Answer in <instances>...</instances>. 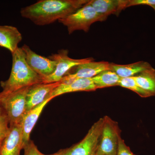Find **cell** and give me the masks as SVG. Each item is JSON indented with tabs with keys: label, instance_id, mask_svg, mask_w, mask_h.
Wrapping results in <instances>:
<instances>
[{
	"label": "cell",
	"instance_id": "9",
	"mask_svg": "<svg viewBox=\"0 0 155 155\" xmlns=\"http://www.w3.org/2000/svg\"><path fill=\"white\" fill-rule=\"evenodd\" d=\"M25 61L29 67L42 78L51 75L55 70L57 62L38 54L27 45L22 47Z\"/></svg>",
	"mask_w": 155,
	"mask_h": 155
},
{
	"label": "cell",
	"instance_id": "7",
	"mask_svg": "<svg viewBox=\"0 0 155 155\" xmlns=\"http://www.w3.org/2000/svg\"><path fill=\"white\" fill-rule=\"evenodd\" d=\"M68 54V50L62 49L58 51L57 54H53L48 57L51 60L57 62V66L55 70L52 74L43 78V83L60 82L73 67L94 60L92 58L82 59H72L69 57Z\"/></svg>",
	"mask_w": 155,
	"mask_h": 155
},
{
	"label": "cell",
	"instance_id": "8",
	"mask_svg": "<svg viewBox=\"0 0 155 155\" xmlns=\"http://www.w3.org/2000/svg\"><path fill=\"white\" fill-rule=\"evenodd\" d=\"M110 63L106 61H90L72 68L61 80L67 83L79 78H92L100 72L110 69Z\"/></svg>",
	"mask_w": 155,
	"mask_h": 155
},
{
	"label": "cell",
	"instance_id": "20",
	"mask_svg": "<svg viewBox=\"0 0 155 155\" xmlns=\"http://www.w3.org/2000/svg\"><path fill=\"white\" fill-rule=\"evenodd\" d=\"M9 126L8 115L0 103V147L8 131Z\"/></svg>",
	"mask_w": 155,
	"mask_h": 155
},
{
	"label": "cell",
	"instance_id": "22",
	"mask_svg": "<svg viewBox=\"0 0 155 155\" xmlns=\"http://www.w3.org/2000/svg\"><path fill=\"white\" fill-rule=\"evenodd\" d=\"M116 155H135L130 150V148L125 144V141L119 137Z\"/></svg>",
	"mask_w": 155,
	"mask_h": 155
},
{
	"label": "cell",
	"instance_id": "19",
	"mask_svg": "<svg viewBox=\"0 0 155 155\" xmlns=\"http://www.w3.org/2000/svg\"><path fill=\"white\" fill-rule=\"evenodd\" d=\"M119 86L130 89L142 97H150L145 91L138 86L133 77L121 78L119 81Z\"/></svg>",
	"mask_w": 155,
	"mask_h": 155
},
{
	"label": "cell",
	"instance_id": "11",
	"mask_svg": "<svg viewBox=\"0 0 155 155\" xmlns=\"http://www.w3.org/2000/svg\"><path fill=\"white\" fill-rule=\"evenodd\" d=\"M61 81L51 83H38L29 87L26 96V112L49 99L51 93Z\"/></svg>",
	"mask_w": 155,
	"mask_h": 155
},
{
	"label": "cell",
	"instance_id": "6",
	"mask_svg": "<svg viewBox=\"0 0 155 155\" xmlns=\"http://www.w3.org/2000/svg\"><path fill=\"white\" fill-rule=\"evenodd\" d=\"M104 124L95 155H116L121 130L118 122L108 116L104 117Z\"/></svg>",
	"mask_w": 155,
	"mask_h": 155
},
{
	"label": "cell",
	"instance_id": "10",
	"mask_svg": "<svg viewBox=\"0 0 155 155\" xmlns=\"http://www.w3.org/2000/svg\"><path fill=\"white\" fill-rule=\"evenodd\" d=\"M22 149V123L10 125L8 131L0 147V155H20Z\"/></svg>",
	"mask_w": 155,
	"mask_h": 155
},
{
	"label": "cell",
	"instance_id": "2",
	"mask_svg": "<svg viewBox=\"0 0 155 155\" xmlns=\"http://www.w3.org/2000/svg\"><path fill=\"white\" fill-rule=\"evenodd\" d=\"M12 54V67L8 80L1 82L4 95L16 91L23 87L43 82V78L29 67L25 61V53L22 48H19Z\"/></svg>",
	"mask_w": 155,
	"mask_h": 155
},
{
	"label": "cell",
	"instance_id": "14",
	"mask_svg": "<svg viewBox=\"0 0 155 155\" xmlns=\"http://www.w3.org/2000/svg\"><path fill=\"white\" fill-rule=\"evenodd\" d=\"M52 100L49 98L41 104L26 112L22 119V126L23 131V148L30 140V134L44 108Z\"/></svg>",
	"mask_w": 155,
	"mask_h": 155
},
{
	"label": "cell",
	"instance_id": "15",
	"mask_svg": "<svg viewBox=\"0 0 155 155\" xmlns=\"http://www.w3.org/2000/svg\"><path fill=\"white\" fill-rule=\"evenodd\" d=\"M22 40V35L16 27L0 25V47L5 48L13 54Z\"/></svg>",
	"mask_w": 155,
	"mask_h": 155
},
{
	"label": "cell",
	"instance_id": "1",
	"mask_svg": "<svg viewBox=\"0 0 155 155\" xmlns=\"http://www.w3.org/2000/svg\"><path fill=\"white\" fill-rule=\"evenodd\" d=\"M89 2V0H41L22 8L20 14L35 25L42 26L67 17Z\"/></svg>",
	"mask_w": 155,
	"mask_h": 155
},
{
	"label": "cell",
	"instance_id": "13",
	"mask_svg": "<svg viewBox=\"0 0 155 155\" xmlns=\"http://www.w3.org/2000/svg\"><path fill=\"white\" fill-rule=\"evenodd\" d=\"M97 89L92 78H79L67 83L61 82L51 93L49 98L53 99L58 96L69 93L94 91Z\"/></svg>",
	"mask_w": 155,
	"mask_h": 155
},
{
	"label": "cell",
	"instance_id": "18",
	"mask_svg": "<svg viewBox=\"0 0 155 155\" xmlns=\"http://www.w3.org/2000/svg\"><path fill=\"white\" fill-rule=\"evenodd\" d=\"M121 78L110 69L104 70L92 78L97 89L119 86Z\"/></svg>",
	"mask_w": 155,
	"mask_h": 155
},
{
	"label": "cell",
	"instance_id": "21",
	"mask_svg": "<svg viewBox=\"0 0 155 155\" xmlns=\"http://www.w3.org/2000/svg\"><path fill=\"white\" fill-rule=\"evenodd\" d=\"M23 149L24 150V155H48L41 152L33 141L31 139L24 146Z\"/></svg>",
	"mask_w": 155,
	"mask_h": 155
},
{
	"label": "cell",
	"instance_id": "23",
	"mask_svg": "<svg viewBox=\"0 0 155 155\" xmlns=\"http://www.w3.org/2000/svg\"><path fill=\"white\" fill-rule=\"evenodd\" d=\"M137 5L155 6V0H127L126 8Z\"/></svg>",
	"mask_w": 155,
	"mask_h": 155
},
{
	"label": "cell",
	"instance_id": "5",
	"mask_svg": "<svg viewBox=\"0 0 155 155\" xmlns=\"http://www.w3.org/2000/svg\"><path fill=\"white\" fill-rule=\"evenodd\" d=\"M89 2L73 14L58 20L67 27L69 34L77 30L87 32L92 24L101 21L98 14Z\"/></svg>",
	"mask_w": 155,
	"mask_h": 155
},
{
	"label": "cell",
	"instance_id": "4",
	"mask_svg": "<svg viewBox=\"0 0 155 155\" xmlns=\"http://www.w3.org/2000/svg\"><path fill=\"white\" fill-rule=\"evenodd\" d=\"M30 87L0 94V103L8 115L9 125L22 122L26 113V96Z\"/></svg>",
	"mask_w": 155,
	"mask_h": 155
},
{
	"label": "cell",
	"instance_id": "24",
	"mask_svg": "<svg viewBox=\"0 0 155 155\" xmlns=\"http://www.w3.org/2000/svg\"><path fill=\"white\" fill-rule=\"evenodd\" d=\"M152 8H153L154 9V10L155 11V6H153V7H152Z\"/></svg>",
	"mask_w": 155,
	"mask_h": 155
},
{
	"label": "cell",
	"instance_id": "3",
	"mask_svg": "<svg viewBox=\"0 0 155 155\" xmlns=\"http://www.w3.org/2000/svg\"><path fill=\"white\" fill-rule=\"evenodd\" d=\"M104 122L103 117L95 122L84 138L76 144L48 155H95Z\"/></svg>",
	"mask_w": 155,
	"mask_h": 155
},
{
	"label": "cell",
	"instance_id": "16",
	"mask_svg": "<svg viewBox=\"0 0 155 155\" xmlns=\"http://www.w3.org/2000/svg\"><path fill=\"white\" fill-rule=\"evenodd\" d=\"M152 67L144 61H139L127 65H119L110 63V70L114 71L121 78L133 77L144 70Z\"/></svg>",
	"mask_w": 155,
	"mask_h": 155
},
{
	"label": "cell",
	"instance_id": "12",
	"mask_svg": "<svg viewBox=\"0 0 155 155\" xmlns=\"http://www.w3.org/2000/svg\"><path fill=\"white\" fill-rule=\"evenodd\" d=\"M127 0H90L89 3L100 17L101 22L105 21L111 14L119 16L126 8Z\"/></svg>",
	"mask_w": 155,
	"mask_h": 155
},
{
	"label": "cell",
	"instance_id": "17",
	"mask_svg": "<svg viewBox=\"0 0 155 155\" xmlns=\"http://www.w3.org/2000/svg\"><path fill=\"white\" fill-rule=\"evenodd\" d=\"M138 86L149 95L155 96V69L153 67L133 76Z\"/></svg>",
	"mask_w": 155,
	"mask_h": 155
}]
</instances>
